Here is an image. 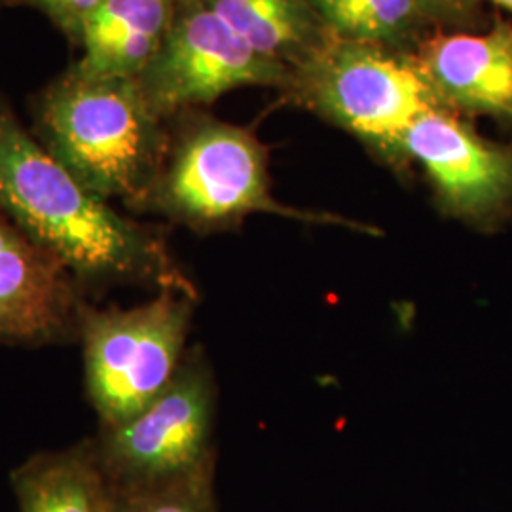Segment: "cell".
Wrapping results in <instances>:
<instances>
[{
	"instance_id": "obj_1",
	"label": "cell",
	"mask_w": 512,
	"mask_h": 512,
	"mask_svg": "<svg viewBox=\"0 0 512 512\" xmlns=\"http://www.w3.org/2000/svg\"><path fill=\"white\" fill-rule=\"evenodd\" d=\"M0 217L54 255L88 296L112 287L200 289L156 226L120 213L40 145L0 97Z\"/></svg>"
},
{
	"instance_id": "obj_2",
	"label": "cell",
	"mask_w": 512,
	"mask_h": 512,
	"mask_svg": "<svg viewBox=\"0 0 512 512\" xmlns=\"http://www.w3.org/2000/svg\"><path fill=\"white\" fill-rule=\"evenodd\" d=\"M33 135L93 194L145 215L169 126L137 78H92L69 67L35 97Z\"/></svg>"
},
{
	"instance_id": "obj_3",
	"label": "cell",
	"mask_w": 512,
	"mask_h": 512,
	"mask_svg": "<svg viewBox=\"0 0 512 512\" xmlns=\"http://www.w3.org/2000/svg\"><path fill=\"white\" fill-rule=\"evenodd\" d=\"M167 126V152L145 215L164 217L202 236L238 230L251 215L260 213L342 226L368 236L382 234L365 222L277 202L268 148L251 129L205 110L183 112Z\"/></svg>"
},
{
	"instance_id": "obj_4",
	"label": "cell",
	"mask_w": 512,
	"mask_h": 512,
	"mask_svg": "<svg viewBox=\"0 0 512 512\" xmlns=\"http://www.w3.org/2000/svg\"><path fill=\"white\" fill-rule=\"evenodd\" d=\"M285 93L357 137L397 171L408 165L403 150L408 129L421 116L448 109L418 54L340 38L293 73Z\"/></svg>"
},
{
	"instance_id": "obj_5",
	"label": "cell",
	"mask_w": 512,
	"mask_h": 512,
	"mask_svg": "<svg viewBox=\"0 0 512 512\" xmlns=\"http://www.w3.org/2000/svg\"><path fill=\"white\" fill-rule=\"evenodd\" d=\"M215 418V372L205 351L194 346L152 403L95 433L93 458L116 499L148 494L215 471Z\"/></svg>"
},
{
	"instance_id": "obj_6",
	"label": "cell",
	"mask_w": 512,
	"mask_h": 512,
	"mask_svg": "<svg viewBox=\"0 0 512 512\" xmlns=\"http://www.w3.org/2000/svg\"><path fill=\"white\" fill-rule=\"evenodd\" d=\"M198 300L156 293L133 308H99L78 315L86 395L99 429L120 425L152 403L177 374Z\"/></svg>"
},
{
	"instance_id": "obj_7",
	"label": "cell",
	"mask_w": 512,
	"mask_h": 512,
	"mask_svg": "<svg viewBox=\"0 0 512 512\" xmlns=\"http://www.w3.org/2000/svg\"><path fill=\"white\" fill-rule=\"evenodd\" d=\"M291 78L285 67L256 54L203 0H181L164 44L137 82L150 109L169 122L245 86L285 93Z\"/></svg>"
},
{
	"instance_id": "obj_8",
	"label": "cell",
	"mask_w": 512,
	"mask_h": 512,
	"mask_svg": "<svg viewBox=\"0 0 512 512\" xmlns=\"http://www.w3.org/2000/svg\"><path fill=\"white\" fill-rule=\"evenodd\" d=\"M431 184L444 217L492 232L512 215V145L482 137L454 110L421 116L403 143Z\"/></svg>"
},
{
	"instance_id": "obj_9",
	"label": "cell",
	"mask_w": 512,
	"mask_h": 512,
	"mask_svg": "<svg viewBox=\"0 0 512 512\" xmlns=\"http://www.w3.org/2000/svg\"><path fill=\"white\" fill-rule=\"evenodd\" d=\"M88 298L54 255L0 217V344L73 342Z\"/></svg>"
},
{
	"instance_id": "obj_10",
	"label": "cell",
	"mask_w": 512,
	"mask_h": 512,
	"mask_svg": "<svg viewBox=\"0 0 512 512\" xmlns=\"http://www.w3.org/2000/svg\"><path fill=\"white\" fill-rule=\"evenodd\" d=\"M416 54L448 109L512 128V21L495 18L484 33L437 31Z\"/></svg>"
},
{
	"instance_id": "obj_11",
	"label": "cell",
	"mask_w": 512,
	"mask_h": 512,
	"mask_svg": "<svg viewBox=\"0 0 512 512\" xmlns=\"http://www.w3.org/2000/svg\"><path fill=\"white\" fill-rule=\"evenodd\" d=\"M181 0H101L80 40L76 73L137 78L171 29Z\"/></svg>"
},
{
	"instance_id": "obj_12",
	"label": "cell",
	"mask_w": 512,
	"mask_h": 512,
	"mask_svg": "<svg viewBox=\"0 0 512 512\" xmlns=\"http://www.w3.org/2000/svg\"><path fill=\"white\" fill-rule=\"evenodd\" d=\"M256 54L291 76L321 54L334 37L310 0H203Z\"/></svg>"
},
{
	"instance_id": "obj_13",
	"label": "cell",
	"mask_w": 512,
	"mask_h": 512,
	"mask_svg": "<svg viewBox=\"0 0 512 512\" xmlns=\"http://www.w3.org/2000/svg\"><path fill=\"white\" fill-rule=\"evenodd\" d=\"M10 480L19 512H118L90 439L25 459Z\"/></svg>"
},
{
	"instance_id": "obj_14",
	"label": "cell",
	"mask_w": 512,
	"mask_h": 512,
	"mask_svg": "<svg viewBox=\"0 0 512 512\" xmlns=\"http://www.w3.org/2000/svg\"><path fill=\"white\" fill-rule=\"evenodd\" d=\"M340 40L376 44L401 52H418L421 44L440 31L418 0H310Z\"/></svg>"
},
{
	"instance_id": "obj_15",
	"label": "cell",
	"mask_w": 512,
	"mask_h": 512,
	"mask_svg": "<svg viewBox=\"0 0 512 512\" xmlns=\"http://www.w3.org/2000/svg\"><path fill=\"white\" fill-rule=\"evenodd\" d=\"M215 471L192 476L148 494L118 499V512H217Z\"/></svg>"
},
{
	"instance_id": "obj_16",
	"label": "cell",
	"mask_w": 512,
	"mask_h": 512,
	"mask_svg": "<svg viewBox=\"0 0 512 512\" xmlns=\"http://www.w3.org/2000/svg\"><path fill=\"white\" fill-rule=\"evenodd\" d=\"M25 4L40 10L67 40L80 46L86 23L101 4V0H23Z\"/></svg>"
},
{
	"instance_id": "obj_17",
	"label": "cell",
	"mask_w": 512,
	"mask_h": 512,
	"mask_svg": "<svg viewBox=\"0 0 512 512\" xmlns=\"http://www.w3.org/2000/svg\"><path fill=\"white\" fill-rule=\"evenodd\" d=\"M431 21L442 29H463L475 25L480 14L478 0H418Z\"/></svg>"
},
{
	"instance_id": "obj_18",
	"label": "cell",
	"mask_w": 512,
	"mask_h": 512,
	"mask_svg": "<svg viewBox=\"0 0 512 512\" xmlns=\"http://www.w3.org/2000/svg\"><path fill=\"white\" fill-rule=\"evenodd\" d=\"M478 2H490L497 10L507 12V14L512 16V0H478Z\"/></svg>"
}]
</instances>
